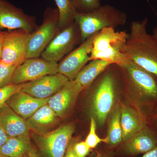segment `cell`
<instances>
[{
	"label": "cell",
	"mask_w": 157,
	"mask_h": 157,
	"mask_svg": "<svg viewBox=\"0 0 157 157\" xmlns=\"http://www.w3.org/2000/svg\"><path fill=\"white\" fill-rule=\"evenodd\" d=\"M148 20L132 21L122 52L157 79V42L147 31Z\"/></svg>",
	"instance_id": "1"
},
{
	"label": "cell",
	"mask_w": 157,
	"mask_h": 157,
	"mask_svg": "<svg viewBox=\"0 0 157 157\" xmlns=\"http://www.w3.org/2000/svg\"><path fill=\"white\" fill-rule=\"evenodd\" d=\"M125 12L109 5L101 6L88 13L76 12L74 21L80 30L82 42L107 28L116 29L126 24Z\"/></svg>",
	"instance_id": "2"
},
{
	"label": "cell",
	"mask_w": 157,
	"mask_h": 157,
	"mask_svg": "<svg viewBox=\"0 0 157 157\" xmlns=\"http://www.w3.org/2000/svg\"><path fill=\"white\" fill-rule=\"evenodd\" d=\"M128 36L125 31L118 32L113 28L101 30L94 39L90 61L104 60L118 66L126 63L129 59L123 53L122 48Z\"/></svg>",
	"instance_id": "3"
},
{
	"label": "cell",
	"mask_w": 157,
	"mask_h": 157,
	"mask_svg": "<svg viewBox=\"0 0 157 157\" xmlns=\"http://www.w3.org/2000/svg\"><path fill=\"white\" fill-rule=\"evenodd\" d=\"M116 65L111 64L104 70L94 90L92 109L95 120L101 126L105 123L113 105L117 87V79L114 72Z\"/></svg>",
	"instance_id": "4"
},
{
	"label": "cell",
	"mask_w": 157,
	"mask_h": 157,
	"mask_svg": "<svg viewBox=\"0 0 157 157\" xmlns=\"http://www.w3.org/2000/svg\"><path fill=\"white\" fill-rule=\"evenodd\" d=\"M127 83L144 101L151 110L157 106V79L143 68L129 60L119 66Z\"/></svg>",
	"instance_id": "5"
},
{
	"label": "cell",
	"mask_w": 157,
	"mask_h": 157,
	"mask_svg": "<svg viewBox=\"0 0 157 157\" xmlns=\"http://www.w3.org/2000/svg\"><path fill=\"white\" fill-rule=\"evenodd\" d=\"M74 130L73 124H67L53 131L35 134L34 139L45 157H63Z\"/></svg>",
	"instance_id": "6"
},
{
	"label": "cell",
	"mask_w": 157,
	"mask_h": 157,
	"mask_svg": "<svg viewBox=\"0 0 157 157\" xmlns=\"http://www.w3.org/2000/svg\"><path fill=\"white\" fill-rule=\"evenodd\" d=\"M30 35L24 31L1 32L2 55L0 62L16 67L22 64L26 59Z\"/></svg>",
	"instance_id": "7"
},
{
	"label": "cell",
	"mask_w": 157,
	"mask_h": 157,
	"mask_svg": "<svg viewBox=\"0 0 157 157\" xmlns=\"http://www.w3.org/2000/svg\"><path fill=\"white\" fill-rule=\"evenodd\" d=\"M79 40H81L80 30L75 21L57 34L42 52V59L56 62L71 51Z\"/></svg>",
	"instance_id": "8"
},
{
	"label": "cell",
	"mask_w": 157,
	"mask_h": 157,
	"mask_svg": "<svg viewBox=\"0 0 157 157\" xmlns=\"http://www.w3.org/2000/svg\"><path fill=\"white\" fill-rule=\"evenodd\" d=\"M58 65L56 62L48 61L43 59H27L14 70L11 84H22L46 75L56 74L58 73Z\"/></svg>",
	"instance_id": "9"
},
{
	"label": "cell",
	"mask_w": 157,
	"mask_h": 157,
	"mask_svg": "<svg viewBox=\"0 0 157 157\" xmlns=\"http://www.w3.org/2000/svg\"><path fill=\"white\" fill-rule=\"evenodd\" d=\"M98 33L86 39L58 65L59 73L67 76L69 80H75L80 70L90 61L93 42Z\"/></svg>",
	"instance_id": "10"
},
{
	"label": "cell",
	"mask_w": 157,
	"mask_h": 157,
	"mask_svg": "<svg viewBox=\"0 0 157 157\" xmlns=\"http://www.w3.org/2000/svg\"><path fill=\"white\" fill-rule=\"evenodd\" d=\"M46 14L47 19L43 25L30 35L26 59L40 56L53 38L56 29L54 17L59 14L58 10H48Z\"/></svg>",
	"instance_id": "11"
},
{
	"label": "cell",
	"mask_w": 157,
	"mask_h": 157,
	"mask_svg": "<svg viewBox=\"0 0 157 157\" xmlns=\"http://www.w3.org/2000/svg\"><path fill=\"white\" fill-rule=\"evenodd\" d=\"M69 79L60 73L46 75L33 81L23 83L21 90L39 99L50 98L59 91Z\"/></svg>",
	"instance_id": "12"
},
{
	"label": "cell",
	"mask_w": 157,
	"mask_h": 157,
	"mask_svg": "<svg viewBox=\"0 0 157 157\" xmlns=\"http://www.w3.org/2000/svg\"><path fill=\"white\" fill-rule=\"evenodd\" d=\"M83 90L84 88L76 80H70L50 97L48 104L59 117H64L70 113L78 95Z\"/></svg>",
	"instance_id": "13"
},
{
	"label": "cell",
	"mask_w": 157,
	"mask_h": 157,
	"mask_svg": "<svg viewBox=\"0 0 157 157\" xmlns=\"http://www.w3.org/2000/svg\"><path fill=\"white\" fill-rule=\"evenodd\" d=\"M0 123L9 137H18L30 141V129L27 121L7 104L0 109Z\"/></svg>",
	"instance_id": "14"
},
{
	"label": "cell",
	"mask_w": 157,
	"mask_h": 157,
	"mask_svg": "<svg viewBox=\"0 0 157 157\" xmlns=\"http://www.w3.org/2000/svg\"><path fill=\"white\" fill-rule=\"evenodd\" d=\"M31 21L21 10L3 1L0 5V29H20L30 33Z\"/></svg>",
	"instance_id": "15"
},
{
	"label": "cell",
	"mask_w": 157,
	"mask_h": 157,
	"mask_svg": "<svg viewBox=\"0 0 157 157\" xmlns=\"http://www.w3.org/2000/svg\"><path fill=\"white\" fill-rule=\"evenodd\" d=\"M49 98L39 99L21 90L7 101L11 109L24 119H28L43 105L48 104Z\"/></svg>",
	"instance_id": "16"
},
{
	"label": "cell",
	"mask_w": 157,
	"mask_h": 157,
	"mask_svg": "<svg viewBox=\"0 0 157 157\" xmlns=\"http://www.w3.org/2000/svg\"><path fill=\"white\" fill-rule=\"evenodd\" d=\"M124 151L129 155L145 154L157 147V134L147 124L140 132L127 141Z\"/></svg>",
	"instance_id": "17"
},
{
	"label": "cell",
	"mask_w": 157,
	"mask_h": 157,
	"mask_svg": "<svg viewBox=\"0 0 157 157\" xmlns=\"http://www.w3.org/2000/svg\"><path fill=\"white\" fill-rule=\"evenodd\" d=\"M122 140L127 141L145 127L147 121L144 114L123 105L121 108Z\"/></svg>",
	"instance_id": "18"
},
{
	"label": "cell",
	"mask_w": 157,
	"mask_h": 157,
	"mask_svg": "<svg viewBox=\"0 0 157 157\" xmlns=\"http://www.w3.org/2000/svg\"><path fill=\"white\" fill-rule=\"evenodd\" d=\"M58 116L48 104L43 105L27 120L30 130L36 134L49 132L58 121Z\"/></svg>",
	"instance_id": "19"
},
{
	"label": "cell",
	"mask_w": 157,
	"mask_h": 157,
	"mask_svg": "<svg viewBox=\"0 0 157 157\" xmlns=\"http://www.w3.org/2000/svg\"><path fill=\"white\" fill-rule=\"evenodd\" d=\"M111 64H113L104 60H92L80 70L75 80L84 89L88 88L98 76Z\"/></svg>",
	"instance_id": "20"
},
{
	"label": "cell",
	"mask_w": 157,
	"mask_h": 157,
	"mask_svg": "<svg viewBox=\"0 0 157 157\" xmlns=\"http://www.w3.org/2000/svg\"><path fill=\"white\" fill-rule=\"evenodd\" d=\"M32 146L30 141L15 137H9L6 143L0 147V156L19 157L27 155Z\"/></svg>",
	"instance_id": "21"
},
{
	"label": "cell",
	"mask_w": 157,
	"mask_h": 157,
	"mask_svg": "<svg viewBox=\"0 0 157 157\" xmlns=\"http://www.w3.org/2000/svg\"><path fill=\"white\" fill-rule=\"evenodd\" d=\"M121 109L117 106L113 111L108 130V144L110 146H116L122 140L121 123Z\"/></svg>",
	"instance_id": "22"
},
{
	"label": "cell",
	"mask_w": 157,
	"mask_h": 157,
	"mask_svg": "<svg viewBox=\"0 0 157 157\" xmlns=\"http://www.w3.org/2000/svg\"><path fill=\"white\" fill-rule=\"evenodd\" d=\"M58 10V25L64 29L74 21L76 11L70 0H54Z\"/></svg>",
	"instance_id": "23"
},
{
	"label": "cell",
	"mask_w": 157,
	"mask_h": 157,
	"mask_svg": "<svg viewBox=\"0 0 157 157\" xmlns=\"http://www.w3.org/2000/svg\"><path fill=\"white\" fill-rule=\"evenodd\" d=\"M77 12L88 13L101 6V0H70Z\"/></svg>",
	"instance_id": "24"
},
{
	"label": "cell",
	"mask_w": 157,
	"mask_h": 157,
	"mask_svg": "<svg viewBox=\"0 0 157 157\" xmlns=\"http://www.w3.org/2000/svg\"><path fill=\"white\" fill-rule=\"evenodd\" d=\"M22 86L23 83L18 85L9 84L0 89V109L7 104V101L11 97L21 90Z\"/></svg>",
	"instance_id": "25"
},
{
	"label": "cell",
	"mask_w": 157,
	"mask_h": 157,
	"mask_svg": "<svg viewBox=\"0 0 157 157\" xmlns=\"http://www.w3.org/2000/svg\"><path fill=\"white\" fill-rule=\"evenodd\" d=\"M96 126L97 124L94 118L91 117L89 133L85 141L90 149L95 148L101 142H105L107 144L108 143L107 137L104 139H102L100 138L97 135L96 132Z\"/></svg>",
	"instance_id": "26"
},
{
	"label": "cell",
	"mask_w": 157,
	"mask_h": 157,
	"mask_svg": "<svg viewBox=\"0 0 157 157\" xmlns=\"http://www.w3.org/2000/svg\"><path fill=\"white\" fill-rule=\"evenodd\" d=\"M16 67L0 62V89L11 84V78Z\"/></svg>",
	"instance_id": "27"
},
{
	"label": "cell",
	"mask_w": 157,
	"mask_h": 157,
	"mask_svg": "<svg viewBox=\"0 0 157 157\" xmlns=\"http://www.w3.org/2000/svg\"><path fill=\"white\" fill-rule=\"evenodd\" d=\"M73 150L77 157H86L90 152V148L84 141L73 144Z\"/></svg>",
	"instance_id": "28"
},
{
	"label": "cell",
	"mask_w": 157,
	"mask_h": 157,
	"mask_svg": "<svg viewBox=\"0 0 157 157\" xmlns=\"http://www.w3.org/2000/svg\"><path fill=\"white\" fill-rule=\"evenodd\" d=\"M9 136L6 134L2 126L0 123V147L3 145L8 140Z\"/></svg>",
	"instance_id": "29"
},
{
	"label": "cell",
	"mask_w": 157,
	"mask_h": 157,
	"mask_svg": "<svg viewBox=\"0 0 157 157\" xmlns=\"http://www.w3.org/2000/svg\"><path fill=\"white\" fill-rule=\"evenodd\" d=\"M73 143H70L68 146L63 157H78L73 150Z\"/></svg>",
	"instance_id": "30"
},
{
	"label": "cell",
	"mask_w": 157,
	"mask_h": 157,
	"mask_svg": "<svg viewBox=\"0 0 157 157\" xmlns=\"http://www.w3.org/2000/svg\"><path fill=\"white\" fill-rule=\"evenodd\" d=\"M28 155L29 157H41V155L38 151L32 146L29 149Z\"/></svg>",
	"instance_id": "31"
},
{
	"label": "cell",
	"mask_w": 157,
	"mask_h": 157,
	"mask_svg": "<svg viewBox=\"0 0 157 157\" xmlns=\"http://www.w3.org/2000/svg\"><path fill=\"white\" fill-rule=\"evenodd\" d=\"M141 157H157V147L152 150L147 152Z\"/></svg>",
	"instance_id": "32"
},
{
	"label": "cell",
	"mask_w": 157,
	"mask_h": 157,
	"mask_svg": "<svg viewBox=\"0 0 157 157\" xmlns=\"http://www.w3.org/2000/svg\"><path fill=\"white\" fill-rule=\"evenodd\" d=\"M152 35H153L157 42V23L153 31V33Z\"/></svg>",
	"instance_id": "33"
},
{
	"label": "cell",
	"mask_w": 157,
	"mask_h": 157,
	"mask_svg": "<svg viewBox=\"0 0 157 157\" xmlns=\"http://www.w3.org/2000/svg\"><path fill=\"white\" fill-rule=\"evenodd\" d=\"M2 43H1V40H0V61L2 59Z\"/></svg>",
	"instance_id": "34"
},
{
	"label": "cell",
	"mask_w": 157,
	"mask_h": 157,
	"mask_svg": "<svg viewBox=\"0 0 157 157\" xmlns=\"http://www.w3.org/2000/svg\"><path fill=\"white\" fill-rule=\"evenodd\" d=\"M155 123L156 125V126L157 127V116L156 117H155Z\"/></svg>",
	"instance_id": "35"
},
{
	"label": "cell",
	"mask_w": 157,
	"mask_h": 157,
	"mask_svg": "<svg viewBox=\"0 0 157 157\" xmlns=\"http://www.w3.org/2000/svg\"><path fill=\"white\" fill-rule=\"evenodd\" d=\"M0 157H5L1 156H0ZM19 157H29L28 155L27 154V155H25Z\"/></svg>",
	"instance_id": "36"
},
{
	"label": "cell",
	"mask_w": 157,
	"mask_h": 157,
	"mask_svg": "<svg viewBox=\"0 0 157 157\" xmlns=\"http://www.w3.org/2000/svg\"><path fill=\"white\" fill-rule=\"evenodd\" d=\"M3 1V0H0V5L2 3Z\"/></svg>",
	"instance_id": "37"
}]
</instances>
